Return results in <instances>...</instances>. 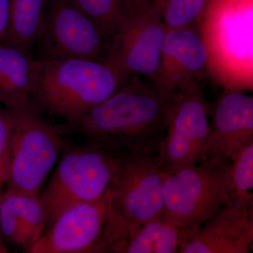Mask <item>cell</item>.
<instances>
[{"instance_id": "obj_18", "label": "cell", "mask_w": 253, "mask_h": 253, "mask_svg": "<svg viewBox=\"0 0 253 253\" xmlns=\"http://www.w3.org/2000/svg\"><path fill=\"white\" fill-rule=\"evenodd\" d=\"M168 31L194 28L200 22L207 0H156Z\"/></svg>"}, {"instance_id": "obj_1", "label": "cell", "mask_w": 253, "mask_h": 253, "mask_svg": "<svg viewBox=\"0 0 253 253\" xmlns=\"http://www.w3.org/2000/svg\"><path fill=\"white\" fill-rule=\"evenodd\" d=\"M175 93L163 92L151 82L132 76L87 112L56 126L63 136L81 134L122 154H156Z\"/></svg>"}, {"instance_id": "obj_8", "label": "cell", "mask_w": 253, "mask_h": 253, "mask_svg": "<svg viewBox=\"0 0 253 253\" xmlns=\"http://www.w3.org/2000/svg\"><path fill=\"white\" fill-rule=\"evenodd\" d=\"M166 176L156 154L125 156L109 189L113 211L127 226L129 237L145 223L163 218Z\"/></svg>"}, {"instance_id": "obj_20", "label": "cell", "mask_w": 253, "mask_h": 253, "mask_svg": "<svg viewBox=\"0 0 253 253\" xmlns=\"http://www.w3.org/2000/svg\"><path fill=\"white\" fill-rule=\"evenodd\" d=\"M4 191L9 194L25 229L31 236L33 246L45 229V214L41 196L24 194L6 188Z\"/></svg>"}, {"instance_id": "obj_23", "label": "cell", "mask_w": 253, "mask_h": 253, "mask_svg": "<svg viewBox=\"0 0 253 253\" xmlns=\"http://www.w3.org/2000/svg\"><path fill=\"white\" fill-rule=\"evenodd\" d=\"M9 252L8 251L7 249L5 247L4 245L3 244L2 241H1V239H0V253H7Z\"/></svg>"}, {"instance_id": "obj_7", "label": "cell", "mask_w": 253, "mask_h": 253, "mask_svg": "<svg viewBox=\"0 0 253 253\" xmlns=\"http://www.w3.org/2000/svg\"><path fill=\"white\" fill-rule=\"evenodd\" d=\"M167 28L155 0H123V18L106 38V63L123 79L139 76L154 83Z\"/></svg>"}, {"instance_id": "obj_5", "label": "cell", "mask_w": 253, "mask_h": 253, "mask_svg": "<svg viewBox=\"0 0 253 253\" xmlns=\"http://www.w3.org/2000/svg\"><path fill=\"white\" fill-rule=\"evenodd\" d=\"M6 111L11 122V135L5 188L41 196L46 176L69 143L56 126L46 122L42 113L31 104Z\"/></svg>"}, {"instance_id": "obj_21", "label": "cell", "mask_w": 253, "mask_h": 253, "mask_svg": "<svg viewBox=\"0 0 253 253\" xmlns=\"http://www.w3.org/2000/svg\"><path fill=\"white\" fill-rule=\"evenodd\" d=\"M11 122L6 109L0 105V201L6 186L9 168Z\"/></svg>"}, {"instance_id": "obj_4", "label": "cell", "mask_w": 253, "mask_h": 253, "mask_svg": "<svg viewBox=\"0 0 253 253\" xmlns=\"http://www.w3.org/2000/svg\"><path fill=\"white\" fill-rule=\"evenodd\" d=\"M129 236L109 189L100 199L63 212L28 253H123Z\"/></svg>"}, {"instance_id": "obj_3", "label": "cell", "mask_w": 253, "mask_h": 253, "mask_svg": "<svg viewBox=\"0 0 253 253\" xmlns=\"http://www.w3.org/2000/svg\"><path fill=\"white\" fill-rule=\"evenodd\" d=\"M126 154L89 140L68 145L40 197L45 214L44 231L70 208L102 197Z\"/></svg>"}, {"instance_id": "obj_2", "label": "cell", "mask_w": 253, "mask_h": 253, "mask_svg": "<svg viewBox=\"0 0 253 253\" xmlns=\"http://www.w3.org/2000/svg\"><path fill=\"white\" fill-rule=\"evenodd\" d=\"M126 81L106 63L38 59L30 104L42 114L71 122L108 99Z\"/></svg>"}, {"instance_id": "obj_6", "label": "cell", "mask_w": 253, "mask_h": 253, "mask_svg": "<svg viewBox=\"0 0 253 253\" xmlns=\"http://www.w3.org/2000/svg\"><path fill=\"white\" fill-rule=\"evenodd\" d=\"M231 163L204 161L167 173L163 219L191 237L223 206L231 204Z\"/></svg>"}, {"instance_id": "obj_11", "label": "cell", "mask_w": 253, "mask_h": 253, "mask_svg": "<svg viewBox=\"0 0 253 253\" xmlns=\"http://www.w3.org/2000/svg\"><path fill=\"white\" fill-rule=\"evenodd\" d=\"M209 134L204 161L231 163L253 140V97L241 91H226L211 107Z\"/></svg>"}, {"instance_id": "obj_13", "label": "cell", "mask_w": 253, "mask_h": 253, "mask_svg": "<svg viewBox=\"0 0 253 253\" xmlns=\"http://www.w3.org/2000/svg\"><path fill=\"white\" fill-rule=\"evenodd\" d=\"M253 246V206H223L190 237L179 253H249Z\"/></svg>"}, {"instance_id": "obj_16", "label": "cell", "mask_w": 253, "mask_h": 253, "mask_svg": "<svg viewBox=\"0 0 253 253\" xmlns=\"http://www.w3.org/2000/svg\"><path fill=\"white\" fill-rule=\"evenodd\" d=\"M189 238L185 231L159 218L134 231L123 253H179Z\"/></svg>"}, {"instance_id": "obj_19", "label": "cell", "mask_w": 253, "mask_h": 253, "mask_svg": "<svg viewBox=\"0 0 253 253\" xmlns=\"http://www.w3.org/2000/svg\"><path fill=\"white\" fill-rule=\"evenodd\" d=\"M92 20L105 38L117 31L123 18V0H73Z\"/></svg>"}, {"instance_id": "obj_14", "label": "cell", "mask_w": 253, "mask_h": 253, "mask_svg": "<svg viewBox=\"0 0 253 253\" xmlns=\"http://www.w3.org/2000/svg\"><path fill=\"white\" fill-rule=\"evenodd\" d=\"M36 60L31 51L0 44V105L16 109L30 105Z\"/></svg>"}, {"instance_id": "obj_15", "label": "cell", "mask_w": 253, "mask_h": 253, "mask_svg": "<svg viewBox=\"0 0 253 253\" xmlns=\"http://www.w3.org/2000/svg\"><path fill=\"white\" fill-rule=\"evenodd\" d=\"M51 0H10L6 42L31 51L41 36Z\"/></svg>"}, {"instance_id": "obj_10", "label": "cell", "mask_w": 253, "mask_h": 253, "mask_svg": "<svg viewBox=\"0 0 253 253\" xmlns=\"http://www.w3.org/2000/svg\"><path fill=\"white\" fill-rule=\"evenodd\" d=\"M105 38L73 0H52L38 43L42 59H83L106 63Z\"/></svg>"}, {"instance_id": "obj_9", "label": "cell", "mask_w": 253, "mask_h": 253, "mask_svg": "<svg viewBox=\"0 0 253 253\" xmlns=\"http://www.w3.org/2000/svg\"><path fill=\"white\" fill-rule=\"evenodd\" d=\"M211 107L202 84L176 91L166 135L156 152L165 172H175L204 161Z\"/></svg>"}, {"instance_id": "obj_12", "label": "cell", "mask_w": 253, "mask_h": 253, "mask_svg": "<svg viewBox=\"0 0 253 253\" xmlns=\"http://www.w3.org/2000/svg\"><path fill=\"white\" fill-rule=\"evenodd\" d=\"M208 65L207 47L195 28L168 31L154 84L167 94L200 85Z\"/></svg>"}, {"instance_id": "obj_22", "label": "cell", "mask_w": 253, "mask_h": 253, "mask_svg": "<svg viewBox=\"0 0 253 253\" xmlns=\"http://www.w3.org/2000/svg\"><path fill=\"white\" fill-rule=\"evenodd\" d=\"M10 0H0V44L6 42L9 23Z\"/></svg>"}, {"instance_id": "obj_17", "label": "cell", "mask_w": 253, "mask_h": 253, "mask_svg": "<svg viewBox=\"0 0 253 253\" xmlns=\"http://www.w3.org/2000/svg\"><path fill=\"white\" fill-rule=\"evenodd\" d=\"M233 203L253 206V140L245 145L231 163Z\"/></svg>"}]
</instances>
